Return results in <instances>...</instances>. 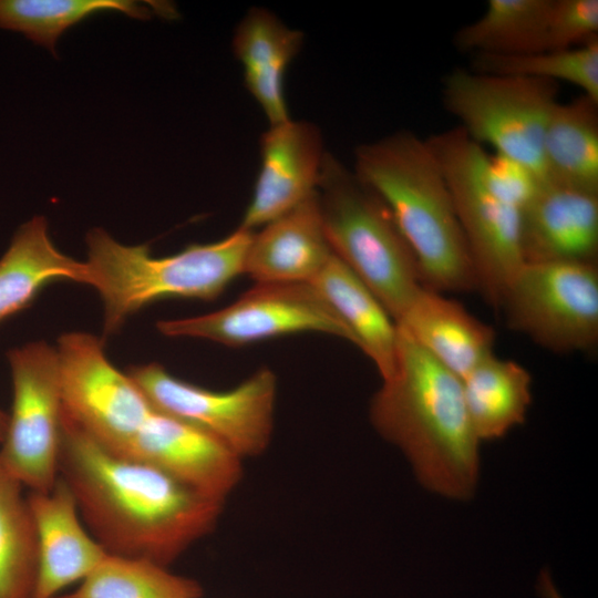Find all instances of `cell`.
<instances>
[{
  "label": "cell",
  "mask_w": 598,
  "mask_h": 598,
  "mask_svg": "<svg viewBox=\"0 0 598 598\" xmlns=\"http://www.w3.org/2000/svg\"><path fill=\"white\" fill-rule=\"evenodd\" d=\"M58 474L107 554L166 567L216 528L225 505L155 466L106 452L64 410Z\"/></svg>",
  "instance_id": "6da1fadb"
},
{
  "label": "cell",
  "mask_w": 598,
  "mask_h": 598,
  "mask_svg": "<svg viewBox=\"0 0 598 598\" xmlns=\"http://www.w3.org/2000/svg\"><path fill=\"white\" fill-rule=\"evenodd\" d=\"M392 373L370 403L377 432L408 457L427 489L468 499L480 472V440L472 427L462 380L398 327Z\"/></svg>",
  "instance_id": "7a4b0ae2"
},
{
  "label": "cell",
  "mask_w": 598,
  "mask_h": 598,
  "mask_svg": "<svg viewBox=\"0 0 598 598\" xmlns=\"http://www.w3.org/2000/svg\"><path fill=\"white\" fill-rule=\"evenodd\" d=\"M353 172L389 208L422 286L442 293L477 289L448 185L426 138L402 130L361 144Z\"/></svg>",
  "instance_id": "3957f363"
},
{
  "label": "cell",
  "mask_w": 598,
  "mask_h": 598,
  "mask_svg": "<svg viewBox=\"0 0 598 598\" xmlns=\"http://www.w3.org/2000/svg\"><path fill=\"white\" fill-rule=\"evenodd\" d=\"M254 231L237 228L209 244H192L166 257H153L148 245L128 246L102 228L91 229L89 286L104 307L103 332L110 336L147 305L161 299L213 300L240 274Z\"/></svg>",
  "instance_id": "277c9868"
},
{
  "label": "cell",
  "mask_w": 598,
  "mask_h": 598,
  "mask_svg": "<svg viewBox=\"0 0 598 598\" xmlns=\"http://www.w3.org/2000/svg\"><path fill=\"white\" fill-rule=\"evenodd\" d=\"M317 192L333 254L396 323L422 283L414 255L389 208L330 153H326Z\"/></svg>",
  "instance_id": "5b68a950"
},
{
  "label": "cell",
  "mask_w": 598,
  "mask_h": 598,
  "mask_svg": "<svg viewBox=\"0 0 598 598\" xmlns=\"http://www.w3.org/2000/svg\"><path fill=\"white\" fill-rule=\"evenodd\" d=\"M448 185L468 246L477 289L499 309L509 282L525 264L523 212L501 198L486 183V151L460 126L426 138Z\"/></svg>",
  "instance_id": "8992f818"
},
{
  "label": "cell",
  "mask_w": 598,
  "mask_h": 598,
  "mask_svg": "<svg viewBox=\"0 0 598 598\" xmlns=\"http://www.w3.org/2000/svg\"><path fill=\"white\" fill-rule=\"evenodd\" d=\"M558 92L548 80L455 69L443 79L442 102L473 141L545 181L543 137Z\"/></svg>",
  "instance_id": "52a82bcc"
},
{
  "label": "cell",
  "mask_w": 598,
  "mask_h": 598,
  "mask_svg": "<svg viewBox=\"0 0 598 598\" xmlns=\"http://www.w3.org/2000/svg\"><path fill=\"white\" fill-rule=\"evenodd\" d=\"M126 373L162 412L209 434L241 460L264 454L275 425L277 378L261 368L227 391H214L172 375L152 362Z\"/></svg>",
  "instance_id": "ba28073f"
},
{
  "label": "cell",
  "mask_w": 598,
  "mask_h": 598,
  "mask_svg": "<svg viewBox=\"0 0 598 598\" xmlns=\"http://www.w3.org/2000/svg\"><path fill=\"white\" fill-rule=\"evenodd\" d=\"M499 309L509 329L556 353L594 351L598 344L597 264H524Z\"/></svg>",
  "instance_id": "9c48e42d"
},
{
  "label": "cell",
  "mask_w": 598,
  "mask_h": 598,
  "mask_svg": "<svg viewBox=\"0 0 598 598\" xmlns=\"http://www.w3.org/2000/svg\"><path fill=\"white\" fill-rule=\"evenodd\" d=\"M12 405L0 463L23 487L50 491L58 481L63 413L62 384L56 349L34 341L8 354Z\"/></svg>",
  "instance_id": "30bf717a"
},
{
  "label": "cell",
  "mask_w": 598,
  "mask_h": 598,
  "mask_svg": "<svg viewBox=\"0 0 598 598\" xmlns=\"http://www.w3.org/2000/svg\"><path fill=\"white\" fill-rule=\"evenodd\" d=\"M55 349L64 412L102 448L122 457L156 406L113 365L96 336L68 332Z\"/></svg>",
  "instance_id": "8fae6325"
},
{
  "label": "cell",
  "mask_w": 598,
  "mask_h": 598,
  "mask_svg": "<svg viewBox=\"0 0 598 598\" xmlns=\"http://www.w3.org/2000/svg\"><path fill=\"white\" fill-rule=\"evenodd\" d=\"M158 331L239 347L299 332H322L355 346L346 324L311 283H257L231 305L197 317L163 320Z\"/></svg>",
  "instance_id": "7c38bea8"
},
{
  "label": "cell",
  "mask_w": 598,
  "mask_h": 598,
  "mask_svg": "<svg viewBox=\"0 0 598 598\" xmlns=\"http://www.w3.org/2000/svg\"><path fill=\"white\" fill-rule=\"evenodd\" d=\"M124 456L155 466L221 502H226L244 475V460L209 434L157 408Z\"/></svg>",
  "instance_id": "4fadbf2b"
},
{
  "label": "cell",
  "mask_w": 598,
  "mask_h": 598,
  "mask_svg": "<svg viewBox=\"0 0 598 598\" xmlns=\"http://www.w3.org/2000/svg\"><path fill=\"white\" fill-rule=\"evenodd\" d=\"M320 130L291 118L270 125L260 140V166L239 228L254 230L317 190L326 156Z\"/></svg>",
  "instance_id": "5bb4252c"
},
{
  "label": "cell",
  "mask_w": 598,
  "mask_h": 598,
  "mask_svg": "<svg viewBox=\"0 0 598 598\" xmlns=\"http://www.w3.org/2000/svg\"><path fill=\"white\" fill-rule=\"evenodd\" d=\"M27 498L38 540L32 598H58L87 577L107 553L85 527L72 493L60 477L50 491H30Z\"/></svg>",
  "instance_id": "9a60e30c"
},
{
  "label": "cell",
  "mask_w": 598,
  "mask_h": 598,
  "mask_svg": "<svg viewBox=\"0 0 598 598\" xmlns=\"http://www.w3.org/2000/svg\"><path fill=\"white\" fill-rule=\"evenodd\" d=\"M525 264H596L598 193L544 182L523 210Z\"/></svg>",
  "instance_id": "2e32d148"
},
{
  "label": "cell",
  "mask_w": 598,
  "mask_h": 598,
  "mask_svg": "<svg viewBox=\"0 0 598 598\" xmlns=\"http://www.w3.org/2000/svg\"><path fill=\"white\" fill-rule=\"evenodd\" d=\"M332 255L316 190L252 235L244 272L257 283H309Z\"/></svg>",
  "instance_id": "e0dca14e"
},
{
  "label": "cell",
  "mask_w": 598,
  "mask_h": 598,
  "mask_svg": "<svg viewBox=\"0 0 598 598\" xmlns=\"http://www.w3.org/2000/svg\"><path fill=\"white\" fill-rule=\"evenodd\" d=\"M396 326L461 380L494 353L492 327L458 301L424 286Z\"/></svg>",
  "instance_id": "ac0fdd59"
},
{
  "label": "cell",
  "mask_w": 598,
  "mask_h": 598,
  "mask_svg": "<svg viewBox=\"0 0 598 598\" xmlns=\"http://www.w3.org/2000/svg\"><path fill=\"white\" fill-rule=\"evenodd\" d=\"M303 43V33L287 27L266 8L252 7L238 22L233 50L245 85L270 125L289 120L285 75Z\"/></svg>",
  "instance_id": "d6986e66"
},
{
  "label": "cell",
  "mask_w": 598,
  "mask_h": 598,
  "mask_svg": "<svg viewBox=\"0 0 598 598\" xmlns=\"http://www.w3.org/2000/svg\"><path fill=\"white\" fill-rule=\"evenodd\" d=\"M89 285V269L60 251L53 244L48 221L35 216L12 237L0 258V323L28 308L39 292L54 281Z\"/></svg>",
  "instance_id": "ffe728a7"
},
{
  "label": "cell",
  "mask_w": 598,
  "mask_h": 598,
  "mask_svg": "<svg viewBox=\"0 0 598 598\" xmlns=\"http://www.w3.org/2000/svg\"><path fill=\"white\" fill-rule=\"evenodd\" d=\"M352 333L382 380L393 371L398 326L373 292L334 254L309 282Z\"/></svg>",
  "instance_id": "44dd1931"
},
{
  "label": "cell",
  "mask_w": 598,
  "mask_h": 598,
  "mask_svg": "<svg viewBox=\"0 0 598 598\" xmlns=\"http://www.w3.org/2000/svg\"><path fill=\"white\" fill-rule=\"evenodd\" d=\"M545 182L598 193V102H558L543 137Z\"/></svg>",
  "instance_id": "7402d4cb"
},
{
  "label": "cell",
  "mask_w": 598,
  "mask_h": 598,
  "mask_svg": "<svg viewBox=\"0 0 598 598\" xmlns=\"http://www.w3.org/2000/svg\"><path fill=\"white\" fill-rule=\"evenodd\" d=\"M462 388L480 441L501 439L525 422L532 403V375L516 361L493 353L462 379Z\"/></svg>",
  "instance_id": "603a6c76"
},
{
  "label": "cell",
  "mask_w": 598,
  "mask_h": 598,
  "mask_svg": "<svg viewBox=\"0 0 598 598\" xmlns=\"http://www.w3.org/2000/svg\"><path fill=\"white\" fill-rule=\"evenodd\" d=\"M551 4L553 0H489L480 18L455 32L453 43L473 55L547 51Z\"/></svg>",
  "instance_id": "cb8c5ba5"
},
{
  "label": "cell",
  "mask_w": 598,
  "mask_h": 598,
  "mask_svg": "<svg viewBox=\"0 0 598 598\" xmlns=\"http://www.w3.org/2000/svg\"><path fill=\"white\" fill-rule=\"evenodd\" d=\"M23 485L0 463V598H32L38 540Z\"/></svg>",
  "instance_id": "d4e9b609"
},
{
  "label": "cell",
  "mask_w": 598,
  "mask_h": 598,
  "mask_svg": "<svg viewBox=\"0 0 598 598\" xmlns=\"http://www.w3.org/2000/svg\"><path fill=\"white\" fill-rule=\"evenodd\" d=\"M133 0H0V29L24 34L55 54L60 35L83 19L102 11H117L148 19L163 4Z\"/></svg>",
  "instance_id": "484cf974"
},
{
  "label": "cell",
  "mask_w": 598,
  "mask_h": 598,
  "mask_svg": "<svg viewBox=\"0 0 598 598\" xmlns=\"http://www.w3.org/2000/svg\"><path fill=\"white\" fill-rule=\"evenodd\" d=\"M199 581L137 558L107 556L70 594L58 598H202Z\"/></svg>",
  "instance_id": "4316f807"
},
{
  "label": "cell",
  "mask_w": 598,
  "mask_h": 598,
  "mask_svg": "<svg viewBox=\"0 0 598 598\" xmlns=\"http://www.w3.org/2000/svg\"><path fill=\"white\" fill-rule=\"evenodd\" d=\"M472 71L566 82L598 102V40L567 49L522 55H473Z\"/></svg>",
  "instance_id": "83f0119b"
},
{
  "label": "cell",
  "mask_w": 598,
  "mask_h": 598,
  "mask_svg": "<svg viewBox=\"0 0 598 598\" xmlns=\"http://www.w3.org/2000/svg\"><path fill=\"white\" fill-rule=\"evenodd\" d=\"M598 40L597 0H553L547 50H567Z\"/></svg>",
  "instance_id": "f1b7e54d"
},
{
  "label": "cell",
  "mask_w": 598,
  "mask_h": 598,
  "mask_svg": "<svg viewBox=\"0 0 598 598\" xmlns=\"http://www.w3.org/2000/svg\"><path fill=\"white\" fill-rule=\"evenodd\" d=\"M483 171L488 186L501 198L522 212L545 182L522 163L496 153L486 154Z\"/></svg>",
  "instance_id": "f546056e"
},
{
  "label": "cell",
  "mask_w": 598,
  "mask_h": 598,
  "mask_svg": "<svg viewBox=\"0 0 598 598\" xmlns=\"http://www.w3.org/2000/svg\"><path fill=\"white\" fill-rule=\"evenodd\" d=\"M537 588L543 598H564L557 590L547 569L542 570L538 577Z\"/></svg>",
  "instance_id": "4dcf8cb0"
},
{
  "label": "cell",
  "mask_w": 598,
  "mask_h": 598,
  "mask_svg": "<svg viewBox=\"0 0 598 598\" xmlns=\"http://www.w3.org/2000/svg\"><path fill=\"white\" fill-rule=\"evenodd\" d=\"M8 420H9L8 413H6L4 411L0 409V444L6 435Z\"/></svg>",
  "instance_id": "1f68e13d"
}]
</instances>
